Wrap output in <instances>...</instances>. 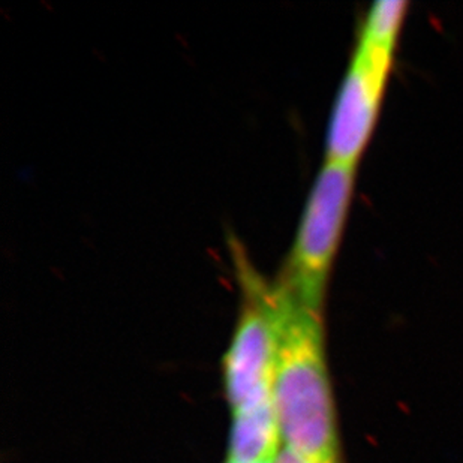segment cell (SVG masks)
I'll return each instance as SVG.
<instances>
[{"label":"cell","instance_id":"3957f363","mask_svg":"<svg viewBox=\"0 0 463 463\" xmlns=\"http://www.w3.org/2000/svg\"><path fill=\"white\" fill-rule=\"evenodd\" d=\"M355 171L357 165L324 159L303 207L288 260L278 278L298 298L321 309L348 218Z\"/></svg>","mask_w":463,"mask_h":463},{"label":"cell","instance_id":"277c9868","mask_svg":"<svg viewBox=\"0 0 463 463\" xmlns=\"http://www.w3.org/2000/svg\"><path fill=\"white\" fill-rule=\"evenodd\" d=\"M241 287V314L227 354L223 384L232 412L275 403L276 330L273 282L250 264L241 245L232 248Z\"/></svg>","mask_w":463,"mask_h":463},{"label":"cell","instance_id":"5b68a950","mask_svg":"<svg viewBox=\"0 0 463 463\" xmlns=\"http://www.w3.org/2000/svg\"><path fill=\"white\" fill-rule=\"evenodd\" d=\"M282 449L275 403L232 414L227 463H276Z\"/></svg>","mask_w":463,"mask_h":463},{"label":"cell","instance_id":"6da1fadb","mask_svg":"<svg viewBox=\"0 0 463 463\" xmlns=\"http://www.w3.org/2000/svg\"><path fill=\"white\" fill-rule=\"evenodd\" d=\"M276 354L273 398L285 449L314 459H339L324 309L273 280Z\"/></svg>","mask_w":463,"mask_h":463},{"label":"cell","instance_id":"52a82bcc","mask_svg":"<svg viewBox=\"0 0 463 463\" xmlns=\"http://www.w3.org/2000/svg\"><path fill=\"white\" fill-rule=\"evenodd\" d=\"M225 463H227V462H225Z\"/></svg>","mask_w":463,"mask_h":463},{"label":"cell","instance_id":"8992f818","mask_svg":"<svg viewBox=\"0 0 463 463\" xmlns=\"http://www.w3.org/2000/svg\"><path fill=\"white\" fill-rule=\"evenodd\" d=\"M276 463H337V459H314V458L298 455L296 451L284 447Z\"/></svg>","mask_w":463,"mask_h":463},{"label":"cell","instance_id":"7a4b0ae2","mask_svg":"<svg viewBox=\"0 0 463 463\" xmlns=\"http://www.w3.org/2000/svg\"><path fill=\"white\" fill-rule=\"evenodd\" d=\"M405 15L407 2L381 0L372 5L364 17L333 105L326 137V161L359 164L384 101Z\"/></svg>","mask_w":463,"mask_h":463}]
</instances>
